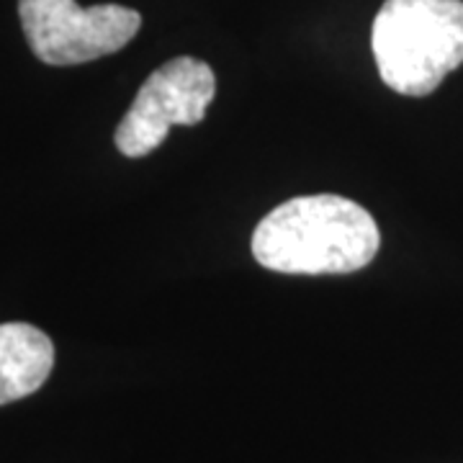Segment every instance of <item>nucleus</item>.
<instances>
[{
    "label": "nucleus",
    "instance_id": "obj_1",
    "mask_svg": "<svg viewBox=\"0 0 463 463\" xmlns=\"http://www.w3.org/2000/svg\"><path fill=\"white\" fill-rule=\"evenodd\" d=\"M381 234L361 203L319 194L276 206L252 234L255 260L288 276H343L376 258Z\"/></svg>",
    "mask_w": 463,
    "mask_h": 463
},
{
    "label": "nucleus",
    "instance_id": "obj_2",
    "mask_svg": "<svg viewBox=\"0 0 463 463\" xmlns=\"http://www.w3.org/2000/svg\"><path fill=\"white\" fill-rule=\"evenodd\" d=\"M381 80L399 96H428L463 65V0H386L371 26Z\"/></svg>",
    "mask_w": 463,
    "mask_h": 463
},
{
    "label": "nucleus",
    "instance_id": "obj_3",
    "mask_svg": "<svg viewBox=\"0 0 463 463\" xmlns=\"http://www.w3.org/2000/svg\"><path fill=\"white\" fill-rule=\"evenodd\" d=\"M32 52L44 65H83L132 42L142 16L124 5H78L75 0H18Z\"/></svg>",
    "mask_w": 463,
    "mask_h": 463
},
{
    "label": "nucleus",
    "instance_id": "obj_4",
    "mask_svg": "<svg viewBox=\"0 0 463 463\" xmlns=\"http://www.w3.org/2000/svg\"><path fill=\"white\" fill-rule=\"evenodd\" d=\"M214 70L196 57H175L157 67L116 127V147L127 157H145L160 147L173 127L203 121L214 100Z\"/></svg>",
    "mask_w": 463,
    "mask_h": 463
},
{
    "label": "nucleus",
    "instance_id": "obj_5",
    "mask_svg": "<svg viewBox=\"0 0 463 463\" xmlns=\"http://www.w3.org/2000/svg\"><path fill=\"white\" fill-rule=\"evenodd\" d=\"M54 365L52 340L33 325H0V407L39 392Z\"/></svg>",
    "mask_w": 463,
    "mask_h": 463
}]
</instances>
